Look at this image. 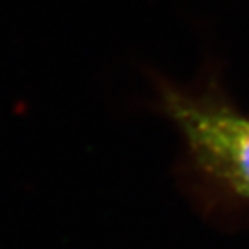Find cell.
Returning <instances> with one entry per match:
<instances>
[{"instance_id":"6da1fadb","label":"cell","mask_w":249,"mask_h":249,"mask_svg":"<svg viewBox=\"0 0 249 249\" xmlns=\"http://www.w3.org/2000/svg\"><path fill=\"white\" fill-rule=\"evenodd\" d=\"M161 99L199 170L249 201V118L223 102L178 90L164 89Z\"/></svg>"}]
</instances>
